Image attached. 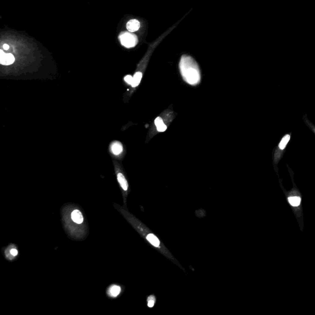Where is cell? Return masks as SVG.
<instances>
[{"mask_svg":"<svg viewBox=\"0 0 315 315\" xmlns=\"http://www.w3.org/2000/svg\"><path fill=\"white\" fill-rule=\"evenodd\" d=\"M179 69L183 80L188 84L196 86L201 81V73L196 61L190 56L183 55L182 56Z\"/></svg>","mask_w":315,"mask_h":315,"instance_id":"6da1fadb","label":"cell"},{"mask_svg":"<svg viewBox=\"0 0 315 315\" xmlns=\"http://www.w3.org/2000/svg\"><path fill=\"white\" fill-rule=\"evenodd\" d=\"M287 201L297 217L302 218V197L297 193H291L287 196Z\"/></svg>","mask_w":315,"mask_h":315,"instance_id":"7a4b0ae2","label":"cell"},{"mask_svg":"<svg viewBox=\"0 0 315 315\" xmlns=\"http://www.w3.org/2000/svg\"><path fill=\"white\" fill-rule=\"evenodd\" d=\"M119 38L121 44L128 48L134 47L138 43L137 36L129 32H123L121 34Z\"/></svg>","mask_w":315,"mask_h":315,"instance_id":"3957f363","label":"cell"},{"mask_svg":"<svg viewBox=\"0 0 315 315\" xmlns=\"http://www.w3.org/2000/svg\"><path fill=\"white\" fill-rule=\"evenodd\" d=\"M15 57L11 54H5L2 50H1V55H0V62L2 65H9L14 62Z\"/></svg>","mask_w":315,"mask_h":315,"instance_id":"277c9868","label":"cell"},{"mask_svg":"<svg viewBox=\"0 0 315 315\" xmlns=\"http://www.w3.org/2000/svg\"><path fill=\"white\" fill-rule=\"evenodd\" d=\"M140 27V23L139 21L136 19H131L130 20L126 25V28L130 32H134L137 31Z\"/></svg>","mask_w":315,"mask_h":315,"instance_id":"5b68a950","label":"cell"},{"mask_svg":"<svg viewBox=\"0 0 315 315\" xmlns=\"http://www.w3.org/2000/svg\"><path fill=\"white\" fill-rule=\"evenodd\" d=\"M154 124L156 127V129L158 132H164L166 130L167 126L164 123L162 118L160 116L157 117L154 120Z\"/></svg>","mask_w":315,"mask_h":315,"instance_id":"8992f818","label":"cell"},{"mask_svg":"<svg viewBox=\"0 0 315 315\" xmlns=\"http://www.w3.org/2000/svg\"><path fill=\"white\" fill-rule=\"evenodd\" d=\"M72 219L73 221L78 224H81L83 222V217L81 212L79 210H75L72 213Z\"/></svg>","mask_w":315,"mask_h":315,"instance_id":"52a82bcc","label":"cell"},{"mask_svg":"<svg viewBox=\"0 0 315 315\" xmlns=\"http://www.w3.org/2000/svg\"><path fill=\"white\" fill-rule=\"evenodd\" d=\"M117 179H118V181L119 182L121 188L123 189L124 190L126 191L128 188V183L126 179H125L124 175L121 172L118 173Z\"/></svg>","mask_w":315,"mask_h":315,"instance_id":"ba28073f","label":"cell"},{"mask_svg":"<svg viewBox=\"0 0 315 315\" xmlns=\"http://www.w3.org/2000/svg\"><path fill=\"white\" fill-rule=\"evenodd\" d=\"M122 146L119 142H116L113 143V144L111 146V151L116 155L119 154L122 151Z\"/></svg>","mask_w":315,"mask_h":315,"instance_id":"9c48e42d","label":"cell"},{"mask_svg":"<svg viewBox=\"0 0 315 315\" xmlns=\"http://www.w3.org/2000/svg\"><path fill=\"white\" fill-rule=\"evenodd\" d=\"M147 239L154 246L158 247L160 246V242L159 239H158V238L155 235H154L153 234H149V235H147Z\"/></svg>","mask_w":315,"mask_h":315,"instance_id":"30bf717a","label":"cell"},{"mask_svg":"<svg viewBox=\"0 0 315 315\" xmlns=\"http://www.w3.org/2000/svg\"><path fill=\"white\" fill-rule=\"evenodd\" d=\"M142 78V73L140 72H137L135 73L133 77V82L132 84V87H137L140 83Z\"/></svg>","mask_w":315,"mask_h":315,"instance_id":"8fae6325","label":"cell"},{"mask_svg":"<svg viewBox=\"0 0 315 315\" xmlns=\"http://www.w3.org/2000/svg\"><path fill=\"white\" fill-rule=\"evenodd\" d=\"M120 291L121 288L118 286H113L109 289L110 294L113 297H116L117 296H118L120 293Z\"/></svg>","mask_w":315,"mask_h":315,"instance_id":"7c38bea8","label":"cell"},{"mask_svg":"<svg viewBox=\"0 0 315 315\" xmlns=\"http://www.w3.org/2000/svg\"><path fill=\"white\" fill-rule=\"evenodd\" d=\"M289 139H290V136L289 135H286V136H285L284 137L282 138V140L281 141V142L279 144V148L281 150H283L286 147V146L287 143H288Z\"/></svg>","mask_w":315,"mask_h":315,"instance_id":"4fadbf2b","label":"cell"},{"mask_svg":"<svg viewBox=\"0 0 315 315\" xmlns=\"http://www.w3.org/2000/svg\"><path fill=\"white\" fill-rule=\"evenodd\" d=\"M124 80L128 84L132 85L133 82V77L131 75H127L124 77Z\"/></svg>","mask_w":315,"mask_h":315,"instance_id":"5bb4252c","label":"cell"},{"mask_svg":"<svg viewBox=\"0 0 315 315\" xmlns=\"http://www.w3.org/2000/svg\"><path fill=\"white\" fill-rule=\"evenodd\" d=\"M154 303V299L153 297H150L148 302V306L149 307H153Z\"/></svg>","mask_w":315,"mask_h":315,"instance_id":"9a60e30c","label":"cell"},{"mask_svg":"<svg viewBox=\"0 0 315 315\" xmlns=\"http://www.w3.org/2000/svg\"><path fill=\"white\" fill-rule=\"evenodd\" d=\"M11 254L13 256H16L18 254V251L15 249H12L11 250Z\"/></svg>","mask_w":315,"mask_h":315,"instance_id":"2e32d148","label":"cell"},{"mask_svg":"<svg viewBox=\"0 0 315 315\" xmlns=\"http://www.w3.org/2000/svg\"><path fill=\"white\" fill-rule=\"evenodd\" d=\"M3 49H5V50H8V49H9V45H8V44H3Z\"/></svg>","mask_w":315,"mask_h":315,"instance_id":"e0dca14e","label":"cell"}]
</instances>
